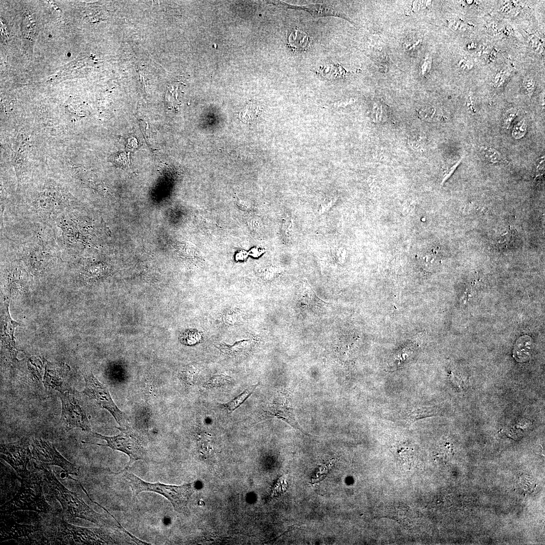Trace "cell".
<instances>
[{"mask_svg":"<svg viewBox=\"0 0 545 545\" xmlns=\"http://www.w3.org/2000/svg\"><path fill=\"white\" fill-rule=\"evenodd\" d=\"M41 469L44 473V486L46 493L53 496L59 501L66 513L100 526H111L128 533L120 523H111L108 519L95 512L76 495L67 489L46 464H42Z\"/></svg>","mask_w":545,"mask_h":545,"instance_id":"obj_1","label":"cell"},{"mask_svg":"<svg viewBox=\"0 0 545 545\" xmlns=\"http://www.w3.org/2000/svg\"><path fill=\"white\" fill-rule=\"evenodd\" d=\"M123 478L131 487L134 496L144 491L152 492L162 495L172 504L174 509L180 513L188 512L187 505L195 491L193 483L174 485L144 481L134 474L123 470Z\"/></svg>","mask_w":545,"mask_h":545,"instance_id":"obj_2","label":"cell"},{"mask_svg":"<svg viewBox=\"0 0 545 545\" xmlns=\"http://www.w3.org/2000/svg\"><path fill=\"white\" fill-rule=\"evenodd\" d=\"M40 479L30 473L21 478L18 493L4 508L7 511L30 510L47 513L50 506L46 502L42 492Z\"/></svg>","mask_w":545,"mask_h":545,"instance_id":"obj_3","label":"cell"},{"mask_svg":"<svg viewBox=\"0 0 545 545\" xmlns=\"http://www.w3.org/2000/svg\"><path fill=\"white\" fill-rule=\"evenodd\" d=\"M120 433L117 435L108 437L90 431L94 438L105 440V445L97 444L101 446H106L113 450H118L127 454L130 459L125 469L130 467L134 462L145 460L146 452L139 437L128 426L119 427Z\"/></svg>","mask_w":545,"mask_h":545,"instance_id":"obj_4","label":"cell"},{"mask_svg":"<svg viewBox=\"0 0 545 545\" xmlns=\"http://www.w3.org/2000/svg\"><path fill=\"white\" fill-rule=\"evenodd\" d=\"M57 538L63 543L75 544H117L111 534L100 528H84L63 521L58 527Z\"/></svg>","mask_w":545,"mask_h":545,"instance_id":"obj_5","label":"cell"},{"mask_svg":"<svg viewBox=\"0 0 545 545\" xmlns=\"http://www.w3.org/2000/svg\"><path fill=\"white\" fill-rule=\"evenodd\" d=\"M23 260L33 275H39L46 271L59 260V252L52 243L38 239L25 248Z\"/></svg>","mask_w":545,"mask_h":545,"instance_id":"obj_6","label":"cell"},{"mask_svg":"<svg viewBox=\"0 0 545 545\" xmlns=\"http://www.w3.org/2000/svg\"><path fill=\"white\" fill-rule=\"evenodd\" d=\"M85 380L84 394L99 407L107 410L121 427L128 426L127 418L117 406L107 388L101 384L92 372L83 375Z\"/></svg>","mask_w":545,"mask_h":545,"instance_id":"obj_7","label":"cell"},{"mask_svg":"<svg viewBox=\"0 0 545 545\" xmlns=\"http://www.w3.org/2000/svg\"><path fill=\"white\" fill-rule=\"evenodd\" d=\"M62 411L61 421L66 432L78 427L90 432V424L86 414L79 401L68 392L60 394Z\"/></svg>","mask_w":545,"mask_h":545,"instance_id":"obj_8","label":"cell"},{"mask_svg":"<svg viewBox=\"0 0 545 545\" xmlns=\"http://www.w3.org/2000/svg\"><path fill=\"white\" fill-rule=\"evenodd\" d=\"M33 458L46 465L60 466L68 474H78L79 469L73 464L66 460L48 441L34 439L32 444Z\"/></svg>","mask_w":545,"mask_h":545,"instance_id":"obj_9","label":"cell"},{"mask_svg":"<svg viewBox=\"0 0 545 545\" xmlns=\"http://www.w3.org/2000/svg\"><path fill=\"white\" fill-rule=\"evenodd\" d=\"M69 206L68 199L63 195L57 194L56 192L52 194L51 192L45 191L33 202L31 211L38 219L47 221L53 220L67 209Z\"/></svg>","mask_w":545,"mask_h":545,"instance_id":"obj_10","label":"cell"},{"mask_svg":"<svg viewBox=\"0 0 545 545\" xmlns=\"http://www.w3.org/2000/svg\"><path fill=\"white\" fill-rule=\"evenodd\" d=\"M1 456L15 469L21 478L30 473L27 467L31 459L33 458L25 442L2 445Z\"/></svg>","mask_w":545,"mask_h":545,"instance_id":"obj_11","label":"cell"},{"mask_svg":"<svg viewBox=\"0 0 545 545\" xmlns=\"http://www.w3.org/2000/svg\"><path fill=\"white\" fill-rule=\"evenodd\" d=\"M28 275L26 270L18 265L7 268L4 276V289L9 297H14L26 291L28 286Z\"/></svg>","mask_w":545,"mask_h":545,"instance_id":"obj_12","label":"cell"},{"mask_svg":"<svg viewBox=\"0 0 545 545\" xmlns=\"http://www.w3.org/2000/svg\"><path fill=\"white\" fill-rule=\"evenodd\" d=\"M267 414L286 421L292 426L302 431L297 422L293 410L291 396L287 392H280L269 406Z\"/></svg>","mask_w":545,"mask_h":545,"instance_id":"obj_13","label":"cell"},{"mask_svg":"<svg viewBox=\"0 0 545 545\" xmlns=\"http://www.w3.org/2000/svg\"><path fill=\"white\" fill-rule=\"evenodd\" d=\"M19 323L12 319L9 311V303L6 302L2 312L1 315V343L5 348L15 359L17 351L15 348L14 333L15 328Z\"/></svg>","mask_w":545,"mask_h":545,"instance_id":"obj_14","label":"cell"},{"mask_svg":"<svg viewBox=\"0 0 545 545\" xmlns=\"http://www.w3.org/2000/svg\"><path fill=\"white\" fill-rule=\"evenodd\" d=\"M281 6L288 9L306 11L314 18L326 16L341 17L349 20L344 13L334 5L329 3L310 4L303 6L292 5L285 3H279Z\"/></svg>","mask_w":545,"mask_h":545,"instance_id":"obj_15","label":"cell"},{"mask_svg":"<svg viewBox=\"0 0 545 545\" xmlns=\"http://www.w3.org/2000/svg\"><path fill=\"white\" fill-rule=\"evenodd\" d=\"M43 383L45 387L53 389L61 393L65 387L68 373L67 369L62 365L45 361Z\"/></svg>","mask_w":545,"mask_h":545,"instance_id":"obj_16","label":"cell"},{"mask_svg":"<svg viewBox=\"0 0 545 545\" xmlns=\"http://www.w3.org/2000/svg\"><path fill=\"white\" fill-rule=\"evenodd\" d=\"M310 39L307 33L302 30L294 28L288 33L287 44L294 51L306 50L309 46Z\"/></svg>","mask_w":545,"mask_h":545,"instance_id":"obj_17","label":"cell"},{"mask_svg":"<svg viewBox=\"0 0 545 545\" xmlns=\"http://www.w3.org/2000/svg\"><path fill=\"white\" fill-rule=\"evenodd\" d=\"M33 529L30 526L20 524L16 522L4 523L2 530V538L7 539L18 538L28 536Z\"/></svg>","mask_w":545,"mask_h":545,"instance_id":"obj_18","label":"cell"},{"mask_svg":"<svg viewBox=\"0 0 545 545\" xmlns=\"http://www.w3.org/2000/svg\"><path fill=\"white\" fill-rule=\"evenodd\" d=\"M532 345V339L529 336L520 337L514 346L513 354L515 359L519 362L527 360L531 354Z\"/></svg>","mask_w":545,"mask_h":545,"instance_id":"obj_19","label":"cell"},{"mask_svg":"<svg viewBox=\"0 0 545 545\" xmlns=\"http://www.w3.org/2000/svg\"><path fill=\"white\" fill-rule=\"evenodd\" d=\"M317 73L326 79H336L344 77L348 72L339 64H330L320 66L317 70Z\"/></svg>","mask_w":545,"mask_h":545,"instance_id":"obj_20","label":"cell"},{"mask_svg":"<svg viewBox=\"0 0 545 545\" xmlns=\"http://www.w3.org/2000/svg\"><path fill=\"white\" fill-rule=\"evenodd\" d=\"M479 152L482 156L492 164H504L508 162V159L498 150L488 146L480 147Z\"/></svg>","mask_w":545,"mask_h":545,"instance_id":"obj_21","label":"cell"},{"mask_svg":"<svg viewBox=\"0 0 545 545\" xmlns=\"http://www.w3.org/2000/svg\"><path fill=\"white\" fill-rule=\"evenodd\" d=\"M221 350L229 355L233 357H239L246 354L250 351V342L239 343L233 346H222Z\"/></svg>","mask_w":545,"mask_h":545,"instance_id":"obj_22","label":"cell"},{"mask_svg":"<svg viewBox=\"0 0 545 545\" xmlns=\"http://www.w3.org/2000/svg\"><path fill=\"white\" fill-rule=\"evenodd\" d=\"M257 386V384L249 387L237 397L231 401L223 404V405L229 412L234 411L248 398Z\"/></svg>","mask_w":545,"mask_h":545,"instance_id":"obj_23","label":"cell"},{"mask_svg":"<svg viewBox=\"0 0 545 545\" xmlns=\"http://www.w3.org/2000/svg\"><path fill=\"white\" fill-rule=\"evenodd\" d=\"M232 382V378L226 374L214 375L211 377L205 384L207 388L220 387L229 384Z\"/></svg>","mask_w":545,"mask_h":545,"instance_id":"obj_24","label":"cell"},{"mask_svg":"<svg viewBox=\"0 0 545 545\" xmlns=\"http://www.w3.org/2000/svg\"><path fill=\"white\" fill-rule=\"evenodd\" d=\"M527 131V124L524 119L516 124L512 130L511 135L515 139L518 140L524 137Z\"/></svg>","mask_w":545,"mask_h":545,"instance_id":"obj_25","label":"cell"},{"mask_svg":"<svg viewBox=\"0 0 545 545\" xmlns=\"http://www.w3.org/2000/svg\"><path fill=\"white\" fill-rule=\"evenodd\" d=\"M258 106L254 105H247L244 110L241 112V119L246 121L253 120V119L257 117L259 114Z\"/></svg>","mask_w":545,"mask_h":545,"instance_id":"obj_26","label":"cell"},{"mask_svg":"<svg viewBox=\"0 0 545 545\" xmlns=\"http://www.w3.org/2000/svg\"><path fill=\"white\" fill-rule=\"evenodd\" d=\"M518 114L517 111L514 108L508 110L505 114L504 118V126L507 129L509 128L514 119Z\"/></svg>","mask_w":545,"mask_h":545,"instance_id":"obj_27","label":"cell"},{"mask_svg":"<svg viewBox=\"0 0 545 545\" xmlns=\"http://www.w3.org/2000/svg\"><path fill=\"white\" fill-rule=\"evenodd\" d=\"M408 143L410 146L414 149L417 151H421L422 147L423 146V140L422 136H419L414 138H410L408 140Z\"/></svg>","mask_w":545,"mask_h":545,"instance_id":"obj_28","label":"cell"},{"mask_svg":"<svg viewBox=\"0 0 545 545\" xmlns=\"http://www.w3.org/2000/svg\"><path fill=\"white\" fill-rule=\"evenodd\" d=\"M461 159H459L454 165H453L444 174L443 178L442 179L441 184L442 185L444 183L451 177L454 171L456 170L457 167L460 165Z\"/></svg>","mask_w":545,"mask_h":545,"instance_id":"obj_29","label":"cell"},{"mask_svg":"<svg viewBox=\"0 0 545 545\" xmlns=\"http://www.w3.org/2000/svg\"><path fill=\"white\" fill-rule=\"evenodd\" d=\"M524 86L528 95L531 96L534 89V83L532 80H526L524 82Z\"/></svg>","mask_w":545,"mask_h":545,"instance_id":"obj_30","label":"cell"},{"mask_svg":"<svg viewBox=\"0 0 545 545\" xmlns=\"http://www.w3.org/2000/svg\"><path fill=\"white\" fill-rule=\"evenodd\" d=\"M237 315L238 313L235 312H230L227 314L225 318L227 319L228 322H235L238 321L239 320V316Z\"/></svg>","mask_w":545,"mask_h":545,"instance_id":"obj_31","label":"cell"}]
</instances>
